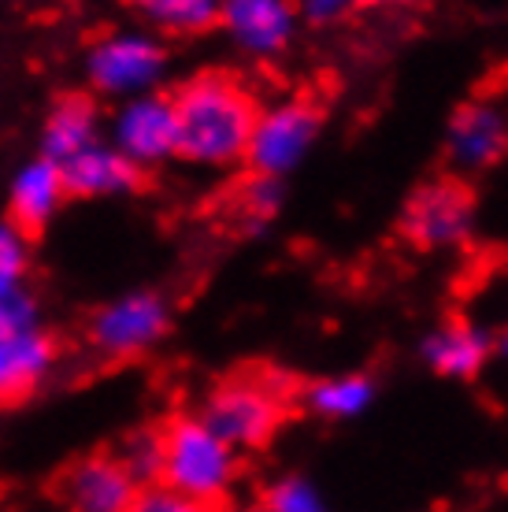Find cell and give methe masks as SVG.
Instances as JSON below:
<instances>
[{
    "mask_svg": "<svg viewBox=\"0 0 508 512\" xmlns=\"http://www.w3.org/2000/svg\"><path fill=\"white\" fill-rule=\"evenodd\" d=\"M171 104L178 119V160L208 171L245 164L260 101L242 78L230 71H201L171 93Z\"/></svg>",
    "mask_w": 508,
    "mask_h": 512,
    "instance_id": "6da1fadb",
    "label": "cell"
},
{
    "mask_svg": "<svg viewBox=\"0 0 508 512\" xmlns=\"http://www.w3.org/2000/svg\"><path fill=\"white\" fill-rule=\"evenodd\" d=\"M160 435H164L160 483L212 509H223L227 501H234L242 483V453L230 449L197 412L171 416L160 427Z\"/></svg>",
    "mask_w": 508,
    "mask_h": 512,
    "instance_id": "7a4b0ae2",
    "label": "cell"
},
{
    "mask_svg": "<svg viewBox=\"0 0 508 512\" xmlns=\"http://www.w3.org/2000/svg\"><path fill=\"white\" fill-rule=\"evenodd\" d=\"M197 416L230 449L249 457V453H264L279 438L282 423L290 416V401L282 394V386L271 383L267 375H230L208 390Z\"/></svg>",
    "mask_w": 508,
    "mask_h": 512,
    "instance_id": "3957f363",
    "label": "cell"
},
{
    "mask_svg": "<svg viewBox=\"0 0 508 512\" xmlns=\"http://www.w3.org/2000/svg\"><path fill=\"white\" fill-rule=\"evenodd\" d=\"M323 123H327L323 108L308 97H282V101L260 104L253 134H249V149H245L249 175L286 182L316 153Z\"/></svg>",
    "mask_w": 508,
    "mask_h": 512,
    "instance_id": "277c9868",
    "label": "cell"
},
{
    "mask_svg": "<svg viewBox=\"0 0 508 512\" xmlns=\"http://www.w3.org/2000/svg\"><path fill=\"white\" fill-rule=\"evenodd\" d=\"M89 90L130 101L141 93H156L167 78V45L145 30H112L86 52Z\"/></svg>",
    "mask_w": 508,
    "mask_h": 512,
    "instance_id": "5b68a950",
    "label": "cell"
},
{
    "mask_svg": "<svg viewBox=\"0 0 508 512\" xmlns=\"http://www.w3.org/2000/svg\"><path fill=\"white\" fill-rule=\"evenodd\" d=\"M479 205L464 179H431L408 193L401 231L423 253H449L471 242Z\"/></svg>",
    "mask_w": 508,
    "mask_h": 512,
    "instance_id": "8992f818",
    "label": "cell"
},
{
    "mask_svg": "<svg viewBox=\"0 0 508 512\" xmlns=\"http://www.w3.org/2000/svg\"><path fill=\"white\" fill-rule=\"evenodd\" d=\"M171 331V305L156 290H134L89 316L86 338L108 360H134L156 349Z\"/></svg>",
    "mask_w": 508,
    "mask_h": 512,
    "instance_id": "52a82bcc",
    "label": "cell"
},
{
    "mask_svg": "<svg viewBox=\"0 0 508 512\" xmlns=\"http://www.w3.org/2000/svg\"><path fill=\"white\" fill-rule=\"evenodd\" d=\"M445 160L457 175H483L508 160V104L501 97L464 101L445 123Z\"/></svg>",
    "mask_w": 508,
    "mask_h": 512,
    "instance_id": "ba28073f",
    "label": "cell"
},
{
    "mask_svg": "<svg viewBox=\"0 0 508 512\" xmlns=\"http://www.w3.org/2000/svg\"><path fill=\"white\" fill-rule=\"evenodd\" d=\"M108 141L141 171L178 160V119L171 93H141L119 101L108 127Z\"/></svg>",
    "mask_w": 508,
    "mask_h": 512,
    "instance_id": "9c48e42d",
    "label": "cell"
},
{
    "mask_svg": "<svg viewBox=\"0 0 508 512\" xmlns=\"http://www.w3.org/2000/svg\"><path fill=\"white\" fill-rule=\"evenodd\" d=\"M52 498L64 512H130L138 483L112 449H101L67 464L52 483Z\"/></svg>",
    "mask_w": 508,
    "mask_h": 512,
    "instance_id": "30bf717a",
    "label": "cell"
},
{
    "mask_svg": "<svg viewBox=\"0 0 508 512\" xmlns=\"http://www.w3.org/2000/svg\"><path fill=\"white\" fill-rule=\"evenodd\" d=\"M293 0H223L219 30L249 60H279L301 34Z\"/></svg>",
    "mask_w": 508,
    "mask_h": 512,
    "instance_id": "8fae6325",
    "label": "cell"
},
{
    "mask_svg": "<svg viewBox=\"0 0 508 512\" xmlns=\"http://www.w3.org/2000/svg\"><path fill=\"white\" fill-rule=\"evenodd\" d=\"M494 353V334L483 323L464 320V316L431 327L420 342V360L427 364V372L453 379V383L475 379L494 360Z\"/></svg>",
    "mask_w": 508,
    "mask_h": 512,
    "instance_id": "7c38bea8",
    "label": "cell"
},
{
    "mask_svg": "<svg viewBox=\"0 0 508 512\" xmlns=\"http://www.w3.org/2000/svg\"><path fill=\"white\" fill-rule=\"evenodd\" d=\"M56 364V342L49 331L38 327H19L0 338V409L23 405Z\"/></svg>",
    "mask_w": 508,
    "mask_h": 512,
    "instance_id": "4fadbf2b",
    "label": "cell"
},
{
    "mask_svg": "<svg viewBox=\"0 0 508 512\" xmlns=\"http://www.w3.org/2000/svg\"><path fill=\"white\" fill-rule=\"evenodd\" d=\"M60 175L67 197H127L145 186V171L104 138L60 164Z\"/></svg>",
    "mask_w": 508,
    "mask_h": 512,
    "instance_id": "5bb4252c",
    "label": "cell"
},
{
    "mask_svg": "<svg viewBox=\"0 0 508 512\" xmlns=\"http://www.w3.org/2000/svg\"><path fill=\"white\" fill-rule=\"evenodd\" d=\"M64 201H67V190H64L60 164L38 156V160L19 167V175L12 182V197H8V216H12V223L23 234H38L56 219Z\"/></svg>",
    "mask_w": 508,
    "mask_h": 512,
    "instance_id": "9a60e30c",
    "label": "cell"
},
{
    "mask_svg": "<svg viewBox=\"0 0 508 512\" xmlns=\"http://www.w3.org/2000/svg\"><path fill=\"white\" fill-rule=\"evenodd\" d=\"M93 141H101V108L93 97L82 93H67L52 104L41 127V156L52 164H67L71 156L89 149Z\"/></svg>",
    "mask_w": 508,
    "mask_h": 512,
    "instance_id": "2e32d148",
    "label": "cell"
},
{
    "mask_svg": "<svg viewBox=\"0 0 508 512\" xmlns=\"http://www.w3.org/2000/svg\"><path fill=\"white\" fill-rule=\"evenodd\" d=\"M379 401V383L364 372H338L323 375L301 390V405L308 416L327 423H349L368 416L371 405Z\"/></svg>",
    "mask_w": 508,
    "mask_h": 512,
    "instance_id": "e0dca14e",
    "label": "cell"
},
{
    "mask_svg": "<svg viewBox=\"0 0 508 512\" xmlns=\"http://www.w3.org/2000/svg\"><path fill=\"white\" fill-rule=\"evenodd\" d=\"M145 23H153L160 34H178V38H197L219 26V8L223 0H130Z\"/></svg>",
    "mask_w": 508,
    "mask_h": 512,
    "instance_id": "ac0fdd59",
    "label": "cell"
},
{
    "mask_svg": "<svg viewBox=\"0 0 508 512\" xmlns=\"http://www.w3.org/2000/svg\"><path fill=\"white\" fill-rule=\"evenodd\" d=\"M112 453L134 475L138 487L160 483V472H164V435H160V427H138V431H130Z\"/></svg>",
    "mask_w": 508,
    "mask_h": 512,
    "instance_id": "d6986e66",
    "label": "cell"
},
{
    "mask_svg": "<svg viewBox=\"0 0 508 512\" xmlns=\"http://www.w3.org/2000/svg\"><path fill=\"white\" fill-rule=\"evenodd\" d=\"M260 501H264L271 512H334L316 479H308V475H301V472L275 475L264 487Z\"/></svg>",
    "mask_w": 508,
    "mask_h": 512,
    "instance_id": "ffe728a7",
    "label": "cell"
},
{
    "mask_svg": "<svg viewBox=\"0 0 508 512\" xmlns=\"http://www.w3.org/2000/svg\"><path fill=\"white\" fill-rule=\"evenodd\" d=\"M286 205V182L264 179V175H249V182L238 193V212L249 227H264L267 219H275Z\"/></svg>",
    "mask_w": 508,
    "mask_h": 512,
    "instance_id": "44dd1931",
    "label": "cell"
},
{
    "mask_svg": "<svg viewBox=\"0 0 508 512\" xmlns=\"http://www.w3.org/2000/svg\"><path fill=\"white\" fill-rule=\"evenodd\" d=\"M30 275V234H23L12 219L0 223V294L26 290Z\"/></svg>",
    "mask_w": 508,
    "mask_h": 512,
    "instance_id": "7402d4cb",
    "label": "cell"
},
{
    "mask_svg": "<svg viewBox=\"0 0 508 512\" xmlns=\"http://www.w3.org/2000/svg\"><path fill=\"white\" fill-rule=\"evenodd\" d=\"M130 512H219L212 505H204L197 498H186L171 490L167 483H149V487H138V498L130 505Z\"/></svg>",
    "mask_w": 508,
    "mask_h": 512,
    "instance_id": "603a6c76",
    "label": "cell"
},
{
    "mask_svg": "<svg viewBox=\"0 0 508 512\" xmlns=\"http://www.w3.org/2000/svg\"><path fill=\"white\" fill-rule=\"evenodd\" d=\"M293 4H297V15H301V23H305V26H319V30L345 23V19H353V15L364 8L360 0H293Z\"/></svg>",
    "mask_w": 508,
    "mask_h": 512,
    "instance_id": "cb8c5ba5",
    "label": "cell"
},
{
    "mask_svg": "<svg viewBox=\"0 0 508 512\" xmlns=\"http://www.w3.org/2000/svg\"><path fill=\"white\" fill-rule=\"evenodd\" d=\"M41 312L34 294L26 290H12V294H0V338L8 331H19V327H38Z\"/></svg>",
    "mask_w": 508,
    "mask_h": 512,
    "instance_id": "d4e9b609",
    "label": "cell"
},
{
    "mask_svg": "<svg viewBox=\"0 0 508 512\" xmlns=\"http://www.w3.org/2000/svg\"><path fill=\"white\" fill-rule=\"evenodd\" d=\"M219 512H271L260 498H242V501H227Z\"/></svg>",
    "mask_w": 508,
    "mask_h": 512,
    "instance_id": "484cf974",
    "label": "cell"
},
{
    "mask_svg": "<svg viewBox=\"0 0 508 512\" xmlns=\"http://www.w3.org/2000/svg\"><path fill=\"white\" fill-rule=\"evenodd\" d=\"M364 8H405V4H412V0H360Z\"/></svg>",
    "mask_w": 508,
    "mask_h": 512,
    "instance_id": "4316f807",
    "label": "cell"
},
{
    "mask_svg": "<svg viewBox=\"0 0 508 512\" xmlns=\"http://www.w3.org/2000/svg\"><path fill=\"white\" fill-rule=\"evenodd\" d=\"M494 349L508 360V327H505V334H501V338H494Z\"/></svg>",
    "mask_w": 508,
    "mask_h": 512,
    "instance_id": "83f0119b",
    "label": "cell"
},
{
    "mask_svg": "<svg viewBox=\"0 0 508 512\" xmlns=\"http://www.w3.org/2000/svg\"><path fill=\"white\" fill-rule=\"evenodd\" d=\"M41 512H64V509H60V505H52V509H41Z\"/></svg>",
    "mask_w": 508,
    "mask_h": 512,
    "instance_id": "f1b7e54d",
    "label": "cell"
}]
</instances>
